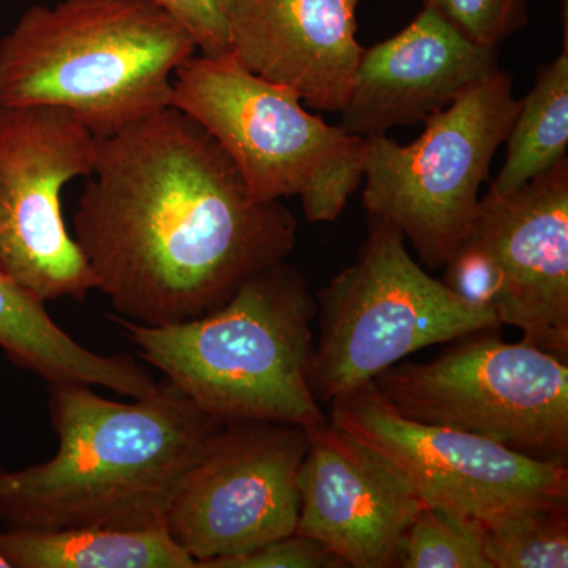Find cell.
<instances>
[{"mask_svg":"<svg viewBox=\"0 0 568 568\" xmlns=\"http://www.w3.org/2000/svg\"><path fill=\"white\" fill-rule=\"evenodd\" d=\"M297 230L207 130L168 106L99 138L71 235L119 316L168 325L207 315L286 260Z\"/></svg>","mask_w":568,"mask_h":568,"instance_id":"1","label":"cell"},{"mask_svg":"<svg viewBox=\"0 0 568 568\" xmlns=\"http://www.w3.org/2000/svg\"><path fill=\"white\" fill-rule=\"evenodd\" d=\"M50 414L58 454L21 470L0 467L7 529L166 528L183 481L224 426L168 381L134 403L54 384Z\"/></svg>","mask_w":568,"mask_h":568,"instance_id":"2","label":"cell"},{"mask_svg":"<svg viewBox=\"0 0 568 568\" xmlns=\"http://www.w3.org/2000/svg\"><path fill=\"white\" fill-rule=\"evenodd\" d=\"M316 312L308 280L280 261L248 276L219 308L185 323L110 320L168 383L224 424L310 429L328 422L310 387Z\"/></svg>","mask_w":568,"mask_h":568,"instance_id":"3","label":"cell"},{"mask_svg":"<svg viewBox=\"0 0 568 568\" xmlns=\"http://www.w3.org/2000/svg\"><path fill=\"white\" fill-rule=\"evenodd\" d=\"M196 52L152 0L36 6L0 40V106L61 108L106 138L171 106L175 70Z\"/></svg>","mask_w":568,"mask_h":568,"instance_id":"4","label":"cell"},{"mask_svg":"<svg viewBox=\"0 0 568 568\" xmlns=\"http://www.w3.org/2000/svg\"><path fill=\"white\" fill-rule=\"evenodd\" d=\"M171 106L215 138L257 200L301 196L310 223L335 222L364 179L365 138L310 114L293 89L246 70L233 52L186 59Z\"/></svg>","mask_w":568,"mask_h":568,"instance_id":"5","label":"cell"},{"mask_svg":"<svg viewBox=\"0 0 568 568\" xmlns=\"http://www.w3.org/2000/svg\"><path fill=\"white\" fill-rule=\"evenodd\" d=\"M320 334L310 387L321 406L368 386L381 373L425 347L500 328L433 278L407 252L405 235L369 216L357 260L316 295Z\"/></svg>","mask_w":568,"mask_h":568,"instance_id":"6","label":"cell"},{"mask_svg":"<svg viewBox=\"0 0 568 568\" xmlns=\"http://www.w3.org/2000/svg\"><path fill=\"white\" fill-rule=\"evenodd\" d=\"M519 104L510 74L499 69L429 115L410 144L366 138L365 209L394 224L425 267H444L473 231L481 183Z\"/></svg>","mask_w":568,"mask_h":568,"instance_id":"7","label":"cell"},{"mask_svg":"<svg viewBox=\"0 0 568 568\" xmlns=\"http://www.w3.org/2000/svg\"><path fill=\"white\" fill-rule=\"evenodd\" d=\"M499 328L448 343L428 362H399L373 381L399 416L495 440L548 462L568 459L567 361Z\"/></svg>","mask_w":568,"mask_h":568,"instance_id":"8","label":"cell"},{"mask_svg":"<svg viewBox=\"0 0 568 568\" xmlns=\"http://www.w3.org/2000/svg\"><path fill=\"white\" fill-rule=\"evenodd\" d=\"M327 416L390 462L425 506L485 526L568 507L567 462L532 458L473 433L409 420L381 398L373 383L335 399Z\"/></svg>","mask_w":568,"mask_h":568,"instance_id":"9","label":"cell"},{"mask_svg":"<svg viewBox=\"0 0 568 568\" xmlns=\"http://www.w3.org/2000/svg\"><path fill=\"white\" fill-rule=\"evenodd\" d=\"M99 138L55 106H0V272L43 302L97 290L61 193L89 178Z\"/></svg>","mask_w":568,"mask_h":568,"instance_id":"10","label":"cell"},{"mask_svg":"<svg viewBox=\"0 0 568 568\" xmlns=\"http://www.w3.org/2000/svg\"><path fill=\"white\" fill-rule=\"evenodd\" d=\"M308 429L227 422L189 474L166 518L170 536L205 568L297 529Z\"/></svg>","mask_w":568,"mask_h":568,"instance_id":"11","label":"cell"},{"mask_svg":"<svg viewBox=\"0 0 568 568\" xmlns=\"http://www.w3.org/2000/svg\"><path fill=\"white\" fill-rule=\"evenodd\" d=\"M298 496L295 532L353 568L399 567L403 536L425 507L390 462L331 420L308 429Z\"/></svg>","mask_w":568,"mask_h":568,"instance_id":"12","label":"cell"},{"mask_svg":"<svg viewBox=\"0 0 568 568\" xmlns=\"http://www.w3.org/2000/svg\"><path fill=\"white\" fill-rule=\"evenodd\" d=\"M473 233L503 274L499 324L568 361V159L514 192L488 190Z\"/></svg>","mask_w":568,"mask_h":568,"instance_id":"13","label":"cell"},{"mask_svg":"<svg viewBox=\"0 0 568 568\" xmlns=\"http://www.w3.org/2000/svg\"><path fill=\"white\" fill-rule=\"evenodd\" d=\"M496 70L497 48L474 43L424 9L392 39L364 48L338 126L366 140L425 122Z\"/></svg>","mask_w":568,"mask_h":568,"instance_id":"14","label":"cell"},{"mask_svg":"<svg viewBox=\"0 0 568 568\" xmlns=\"http://www.w3.org/2000/svg\"><path fill=\"white\" fill-rule=\"evenodd\" d=\"M361 0H227L231 52L246 70L293 89L315 110L339 112L364 48Z\"/></svg>","mask_w":568,"mask_h":568,"instance_id":"15","label":"cell"},{"mask_svg":"<svg viewBox=\"0 0 568 568\" xmlns=\"http://www.w3.org/2000/svg\"><path fill=\"white\" fill-rule=\"evenodd\" d=\"M0 349L11 364L54 384L110 388L130 398L155 394L159 383L126 354L102 355L74 342L44 302L0 272Z\"/></svg>","mask_w":568,"mask_h":568,"instance_id":"16","label":"cell"},{"mask_svg":"<svg viewBox=\"0 0 568 568\" xmlns=\"http://www.w3.org/2000/svg\"><path fill=\"white\" fill-rule=\"evenodd\" d=\"M0 555L14 568H197L166 528L7 529Z\"/></svg>","mask_w":568,"mask_h":568,"instance_id":"17","label":"cell"},{"mask_svg":"<svg viewBox=\"0 0 568 568\" xmlns=\"http://www.w3.org/2000/svg\"><path fill=\"white\" fill-rule=\"evenodd\" d=\"M503 170L489 190L508 193L548 173L567 159L568 149V32L555 61L537 71L536 84L519 104L507 136Z\"/></svg>","mask_w":568,"mask_h":568,"instance_id":"18","label":"cell"},{"mask_svg":"<svg viewBox=\"0 0 568 568\" xmlns=\"http://www.w3.org/2000/svg\"><path fill=\"white\" fill-rule=\"evenodd\" d=\"M399 567L491 568L485 555L484 523L425 506L403 536Z\"/></svg>","mask_w":568,"mask_h":568,"instance_id":"19","label":"cell"},{"mask_svg":"<svg viewBox=\"0 0 568 568\" xmlns=\"http://www.w3.org/2000/svg\"><path fill=\"white\" fill-rule=\"evenodd\" d=\"M485 555L491 568H567L568 507L485 526Z\"/></svg>","mask_w":568,"mask_h":568,"instance_id":"20","label":"cell"},{"mask_svg":"<svg viewBox=\"0 0 568 568\" xmlns=\"http://www.w3.org/2000/svg\"><path fill=\"white\" fill-rule=\"evenodd\" d=\"M529 0H422L481 47L497 48L528 24Z\"/></svg>","mask_w":568,"mask_h":568,"instance_id":"21","label":"cell"},{"mask_svg":"<svg viewBox=\"0 0 568 568\" xmlns=\"http://www.w3.org/2000/svg\"><path fill=\"white\" fill-rule=\"evenodd\" d=\"M443 283L458 297L476 308L495 315V306L503 287V274L489 246L476 233L457 246L444 264Z\"/></svg>","mask_w":568,"mask_h":568,"instance_id":"22","label":"cell"},{"mask_svg":"<svg viewBox=\"0 0 568 568\" xmlns=\"http://www.w3.org/2000/svg\"><path fill=\"white\" fill-rule=\"evenodd\" d=\"M335 552L317 541L316 538L291 534L276 538L263 547L233 556L213 560L205 568H345Z\"/></svg>","mask_w":568,"mask_h":568,"instance_id":"23","label":"cell"},{"mask_svg":"<svg viewBox=\"0 0 568 568\" xmlns=\"http://www.w3.org/2000/svg\"><path fill=\"white\" fill-rule=\"evenodd\" d=\"M181 22L200 54L223 55L231 52L227 32V0H152Z\"/></svg>","mask_w":568,"mask_h":568,"instance_id":"24","label":"cell"},{"mask_svg":"<svg viewBox=\"0 0 568 568\" xmlns=\"http://www.w3.org/2000/svg\"><path fill=\"white\" fill-rule=\"evenodd\" d=\"M0 568H11L10 564L7 562L6 558H3L2 555H0Z\"/></svg>","mask_w":568,"mask_h":568,"instance_id":"25","label":"cell"}]
</instances>
